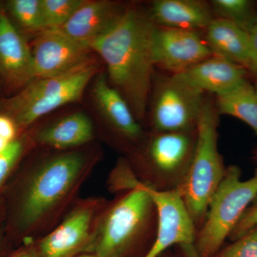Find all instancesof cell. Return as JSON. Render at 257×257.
<instances>
[{"mask_svg": "<svg viewBox=\"0 0 257 257\" xmlns=\"http://www.w3.org/2000/svg\"><path fill=\"white\" fill-rule=\"evenodd\" d=\"M155 27L150 15L130 8L110 30L87 43L105 62L111 85L123 96L137 119L145 116L151 90Z\"/></svg>", "mask_w": 257, "mask_h": 257, "instance_id": "cell-1", "label": "cell"}, {"mask_svg": "<svg viewBox=\"0 0 257 257\" xmlns=\"http://www.w3.org/2000/svg\"><path fill=\"white\" fill-rule=\"evenodd\" d=\"M87 159L82 152L61 154L37 166L25 184L18 221L25 231L40 230L60 211L85 179Z\"/></svg>", "mask_w": 257, "mask_h": 257, "instance_id": "cell-2", "label": "cell"}, {"mask_svg": "<svg viewBox=\"0 0 257 257\" xmlns=\"http://www.w3.org/2000/svg\"><path fill=\"white\" fill-rule=\"evenodd\" d=\"M124 197L99 216L89 253L96 257H128L156 214L150 193L135 177Z\"/></svg>", "mask_w": 257, "mask_h": 257, "instance_id": "cell-3", "label": "cell"}, {"mask_svg": "<svg viewBox=\"0 0 257 257\" xmlns=\"http://www.w3.org/2000/svg\"><path fill=\"white\" fill-rule=\"evenodd\" d=\"M217 114L216 106L205 99L198 121L190 167L177 189L195 226L202 224L211 198L226 172L218 150Z\"/></svg>", "mask_w": 257, "mask_h": 257, "instance_id": "cell-4", "label": "cell"}, {"mask_svg": "<svg viewBox=\"0 0 257 257\" xmlns=\"http://www.w3.org/2000/svg\"><path fill=\"white\" fill-rule=\"evenodd\" d=\"M257 198V169L242 180L236 166L226 169L224 178L211 198L194 246L201 257H212L222 247L245 211Z\"/></svg>", "mask_w": 257, "mask_h": 257, "instance_id": "cell-5", "label": "cell"}, {"mask_svg": "<svg viewBox=\"0 0 257 257\" xmlns=\"http://www.w3.org/2000/svg\"><path fill=\"white\" fill-rule=\"evenodd\" d=\"M96 72L97 67L89 59L64 73L32 80L10 101V111L19 124H31L44 115L79 100Z\"/></svg>", "mask_w": 257, "mask_h": 257, "instance_id": "cell-6", "label": "cell"}, {"mask_svg": "<svg viewBox=\"0 0 257 257\" xmlns=\"http://www.w3.org/2000/svg\"><path fill=\"white\" fill-rule=\"evenodd\" d=\"M196 140L197 131L154 133L143 153L142 183L158 191L178 189L188 173Z\"/></svg>", "mask_w": 257, "mask_h": 257, "instance_id": "cell-7", "label": "cell"}, {"mask_svg": "<svg viewBox=\"0 0 257 257\" xmlns=\"http://www.w3.org/2000/svg\"><path fill=\"white\" fill-rule=\"evenodd\" d=\"M204 93L178 74L161 81L152 104L155 133H194L204 104Z\"/></svg>", "mask_w": 257, "mask_h": 257, "instance_id": "cell-8", "label": "cell"}, {"mask_svg": "<svg viewBox=\"0 0 257 257\" xmlns=\"http://www.w3.org/2000/svg\"><path fill=\"white\" fill-rule=\"evenodd\" d=\"M99 204H79L60 225L32 243L37 257H78L89 253Z\"/></svg>", "mask_w": 257, "mask_h": 257, "instance_id": "cell-9", "label": "cell"}, {"mask_svg": "<svg viewBox=\"0 0 257 257\" xmlns=\"http://www.w3.org/2000/svg\"><path fill=\"white\" fill-rule=\"evenodd\" d=\"M144 185L155 204L157 231L155 241L143 257L162 256L174 245L194 244L197 226L179 191H158Z\"/></svg>", "mask_w": 257, "mask_h": 257, "instance_id": "cell-10", "label": "cell"}, {"mask_svg": "<svg viewBox=\"0 0 257 257\" xmlns=\"http://www.w3.org/2000/svg\"><path fill=\"white\" fill-rule=\"evenodd\" d=\"M91 49L60 28L40 32L32 49V80L59 75L89 60Z\"/></svg>", "mask_w": 257, "mask_h": 257, "instance_id": "cell-11", "label": "cell"}, {"mask_svg": "<svg viewBox=\"0 0 257 257\" xmlns=\"http://www.w3.org/2000/svg\"><path fill=\"white\" fill-rule=\"evenodd\" d=\"M152 52L155 65L173 74L213 56L199 32L157 25L152 35Z\"/></svg>", "mask_w": 257, "mask_h": 257, "instance_id": "cell-12", "label": "cell"}, {"mask_svg": "<svg viewBox=\"0 0 257 257\" xmlns=\"http://www.w3.org/2000/svg\"><path fill=\"white\" fill-rule=\"evenodd\" d=\"M247 72L239 64L213 55L176 74L204 93L209 92L219 96L234 90L246 81Z\"/></svg>", "mask_w": 257, "mask_h": 257, "instance_id": "cell-13", "label": "cell"}, {"mask_svg": "<svg viewBox=\"0 0 257 257\" xmlns=\"http://www.w3.org/2000/svg\"><path fill=\"white\" fill-rule=\"evenodd\" d=\"M125 10L113 2L83 1L60 29L74 40L87 44L110 30Z\"/></svg>", "mask_w": 257, "mask_h": 257, "instance_id": "cell-14", "label": "cell"}, {"mask_svg": "<svg viewBox=\"0 0 257 257\" xmlns=\"http://www.w3.org/2000/svg\"><path fill=\"white\" fill-rule=\"evenodd\" d=\"M0 72L15 83L32 81V49L5 12H0Z\"/></svg>", "mask_w": 257, "mask_h": 257, "instance_id": "cell-15", "label": "cell"}, {"mask_svg": "<svg viewBox=\"0 0 257 257\" xmlns=\"http://www.w3.org/2000/svg\"><path fill=\"white\" fill-rule=\"evenodd\" d=\"M149 15L157 26L196 32L206 30L214 18L210 4L201 0H157Z\"/></svg>", "mask_w": 257, "mask_h": 257, "instance_id": "cell-16", "label": "cell"}, {"mask_svg": "<svg viewBox=\"0 0 257 257\" xmlns=\"http://www.w3.org/2000/svg\"><path fill=\"white\" fill-rule=\"evenodd\" d=\"M93 96L98 107L108 122L128 141H138L143 137V130L131 108L119 91L108 82L104 74H99L93 85Z\"/></svg>", "mask_w": 257, "mask_h": 257, "instance_id": "cell-17", "label": "cell"}, {"mask_svg": "<svg viewBox=\"0 0 257 257\" xmlns=\"http://www.w3.org/2000/svg\"><path fill=\"white\" fill-rule=\"evenodd\" d=\"M204 40L213 55L226 59L247 70L250 60L248 32L228 20L214 18L206 29Z\"/></svg>", "mask_w": 257, "mask_h": 257, "instance_id": "cell-18", "label": "cell"}, {"mask_svg": "<svg viewBox=\"0 0 257 257\" xmlns=\"http://www.w3.org/2000/svg\"><path fill=\"white\" fill-rule=\"evenodd\" d=\"M94 138L91 119L83 112L67 115L42 130L37 136L39 143L60 150L81 146Z\"/></svg>", "mask_w": 257, "mask_h": 257, "instance_id": "cell-19", "label": "cell"}, {"mask_svg": "<svg viewBox=\"0 0 257 257\" xmlns=\"http://www.w3.org/2000/svg\"><path fill=\"white\" fill-rule=\"evenodd\" d=\"M216 108L219 114L241 120L257 135V94L254 86L247 80L234 90L216 96Z\"/></svg>", "mask_w": 257, "mask_h": 257, "instance_id": "cell-20", "label": "cell"}, {"mask_svg": "<svg viewBox=\"0 0 257 257\" xmlns=\"http://www.w3.org/2000/svg\"><path fill=\"white\" fill-rule=\"evenodd\" d=\"M210 5L216 18L231 22L248 34L257 23V10L253 2L213 0Z\"/></svg>", "mask_w": 257, "mask_h": 257, "instance_id": "cell-21", "label": "cell"}, {"mask_svg": "<svg viewBox=\"0 0 257 257\" xmlns=\"http://www.w3.org/2000/svg\"><path fill=\"white\" fill-rule=\"evenodd\" d=\"M8 11L25 30L40 32L44 28L42 0H12L7 4Z\"/></svg>", "mask_w": 257, "mask_h": 257, "instance_id": "cell-22", "label": "cell"}, {"mask_svg": "<svg viewBox=\"0 0 257 257\" xmlns=\"http://www.w3.org/2000/svg\"><path fill=\"white\" fill-rule=\"evenodd\" d=\"M84 0H42L44 28H60L78 9Z\"/></svg>", "mask_w": 257, "mask_h": 257, "instance_id": "cell-23", "label": "cell"}, {"mask_svg": "<svg viewBox=\"0 0 257 257\" xmlns=\"http://www.w3.org/2000/svg\"><path fill=\"white\" fill-rule=\"evenodd\" d=\"M212 257H257V226Z\"/></svg>", "mask_w": 257, "mask_h": 257, "instance_id": "cell-24", "label": "cell"}, {"mask_svg": "<svg viewBox=\"0 0 257 257\" xmlns=\"http://www.w3.org/2000/svg\"><path fill=\"white\" fill-rule=\"evenodd\" d=\"M23 146L20 142L14 140L0 153V186L10 175L15 164L21 156Z\"/></svg>", "mask_w": 257, "mask_h": 257, "instance_id": "cell-25", "label": "cell"}, {"mask_svg": "<svg viewBox=\"0 0 257 257\" xmlns=\"http://www.w3.org/2000/svg\"><path fill=\"white\" fill-rule=\"evenodd\" d=\"M256 226H257V198L253 201V204H251L245 211L234 231L230 235V239L235 241Z\"/></svg>", "mask_w": 257, "mask_h": 257, "instance_id": "cell-26", "label": "cell"}, {"mask_svg": "<svg viewBox=\"0 0 257 257\" xmlns=\"http://www.w3.org/2000/svg\"><path fill=\"white\" fill-rule=\"evenodd\" d=\"M250 60L247 71L253 74L257 80V23L249 32Z\"/></svg>", "mask_w": 257, "mask_h": 257, "instance_id": "cell-27", "label": "cell"}, {"mask_svg": "<svg viewBox=\"0 0 257 257\" xmlns=\"http://www.w3.org/2000/svg\"><path fill=\"white\" fill-rule=\"evenodd\" d=\"M16 135L14 121L6 116L0 115V137L9 143H13Z\"/></svg>", "mask_w": 257, "mask_h": 257, "instance_id": "cell-28", "label": "cell"}, {"mask_svg": "<svg viewBox=\"0 0 257 257\" xmlns=\"http://www.w3.org/2000/svg\"><path fill=\"white\" fill-rule=\"evenodd\" d=\"M10 257H37L33 245L28 244L15 251Z\"/></svg>", "mask_w": 257, "mask_h": 257, "instance_id": "cell-29", "label": "cell"}, {"mask_svg": "<svg viewBox=\"0 0 257 257\" xmlns=\"http://www.w3.org/2000/svg\"><path fill=\"white\" fill-rule=\"evenodd\" d=\"M179 247L180 248L182 257H201L192 243L179 245Z\"/></svg>", "mask_w": 257, "mask_h": 257, "instance_id": "cell-30", "label": "cell"}, {"mask_svg": "<svg viewBox=\"0 0 257 257\" xmlns=\"http://www.w3.org/2000/svg\"><path fill=\"white\" fill-rule=\"evenodd\" d=\"M10 143H9V142L7 141L5 139L0 137V153H1L2 152L4 151L5 149L8 147V145H9Z\"/></svg>", "mask_w": 257, "mask_h": 257, "instance_id": "cell-31", "label": "cell"}, {"mask_svg": "<svg viewBox=\"0 0 257 257\" xmlns=\"http://www.w3.org/2000/svg\"><path fill=\"white\" fill-rule=\"evenodd\" d=\"M78 257H96L94 255L91 254V253H84V254L80 255Z\"/></svg>", "mask_w": 257, "mask_h": 257, "instance_id": "cell-32", "label": "cell"}, {"mask_svg": "<svg viewBox=\"0 0 257 257\" xmlns=\"http://www.w3.org/2000/svg\"><path fill=\"white\" fill-rule=\"evenodd\" d=\"M254 87H255V90H256V92L257 94V80H256V83H255Z\"/></svg>", "mask_w": 257, "mask_h": 257, "instance_id": "cell-33", "label": "cell"}, {"mask_svg": "<svg viewBox=\"0 0 257 257\" xmlns=\"http://www.w3.org/2000/svg\"><path fill=\"white\" fill-rule=\"evenodd\" d=\"M164 254H165V253H164ZM164 254L162 255V256H160V257H177V256H164Z\"/></svg>", "mask_w": 257, "mask_h": 257, "instance_id": "cell-34", "label": "cell"}]
</instances>
